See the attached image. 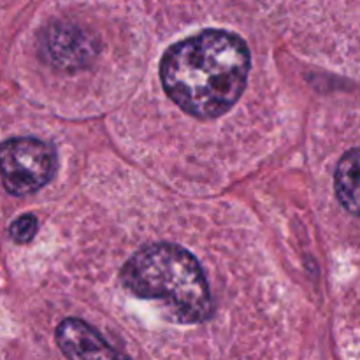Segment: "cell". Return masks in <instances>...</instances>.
I'll return each mask as SVG.
<instances>
[{
    "mask_svg": "<svg viewBox=\"0 0 360 360\" xmlns=\"http://www.w3.org/2000/svg\"><path fill=\"white\" fill-rule=\"evenodd\" d=\"M246 42L227 30H204L172 44L160 62L165 94L186 115L214 120L234 108L248 83Z\"/></svg>",
    "mask_w": 360,
    "mask_h": 360,
    "instance_id": "6da1fadb",
    "label": "cell"
},
{
    "mask_svg": "<svg viewBox=\"0 0 360 360\" xmlns=\"http://www.w3.org/2000/svg\"><path fill=\"white\" fill-rule=\"evenodd\" d=\"M136 297L157 302L174 323H202L213 315V299L199 260L172 243H153L134 253L120 273Z\"/></svg>",
    "mask_w": 360,
    "mask_h": 360,
    "instance_id": "7a4b0ae2",
    "label": "cell"
},
{
    "mask_svg": "<svg viewBox=\"0 0 360 360\" xmlns=\"http://www.w3.org/2000/svg\"><path fill=\"white\" fill-rule=\"evenodd\" d=\"M55 148L35 137H13L0 143V178L11 195H32L56 174Z\"/></svg>",
    "mask_w": 360,
    "mask_h": 360,
    "instance_id": "3957f363",
    "label": "cell"
},
{
    "mask_svg": "<svg viewBox=\"0 0 360 360\" xmlns=\"http://www.w3.org/2000/svg\"><path fill=\"white\" fill-rule=\"evenodd\" d=\"M98 51L90 32L72 23H53L42 35V53L49 63L60 69H83Z\"/></svg>",
    "mask_w": 360,
    "mask_h": 360,
    "instance_id": "277c9868",
    "label": "cell"
},
{
    "mask_svg": "<svg viewBox=\"0 0 360 360\" xmlns=\"http://www.w3.org/2000/svg\"><path fill=\"white\" fill-rule=\"evenodd\" d=\"M56 345L70 360H132L111 347L94 327L79 319H65L56 327Z\"/></svg>",
    "mask_w": 360,
    "mask_h": 360,
    "instance_id": "5b68a950",
    "label": "cell"
},
{
    "mask_svg": "<svg viewBox=\"0 0 360 360\" xmlns=\"http://www.w3.org/2000/svg\"><path fill=\"white\" fill-rule=\"evenodd\" d=\"M359 151L357 148L343 155L336 167L334 174V186H336V195L340 199L341 206L350 213L357 214L359 210Z\"/></svg>",
    "mask_w": 360,
    "mask_h": 360,
    "instance_id": "8992f818",
    "label": "cell"
},
{
    "mask_svg": "<svg viewBox=\"0 0 360 360\" xmlns=\"http://www.w3.org/2000/svg\"><path fill=\"white\" fill-rule=\"evenodd\" d=\"M39 231V221L34 214H23L11 224L9 234L18 245H27L35 238Z\"/></svg>",
    "mask_w": 360,
    "mask_h": 360,
    "instance_id": "52a82bcc",
    "label": "cell"
}]
</instances>
